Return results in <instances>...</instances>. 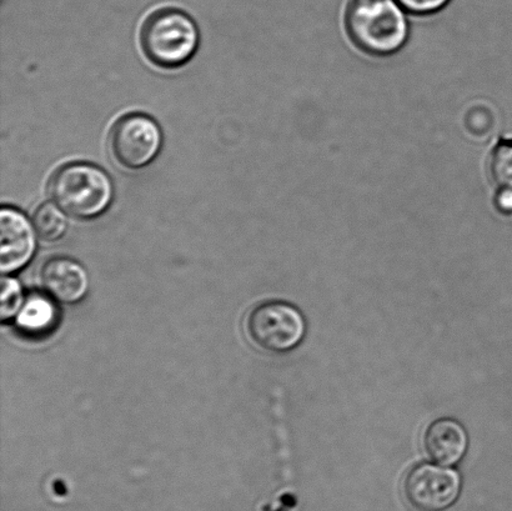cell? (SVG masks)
<instances>
[{
  "instance_id": "5",
  "label": "cell",
  "mask_w": 512,
  "mask_h": 511,
  "mask_svg": "<svg viewBox=\"0 0 512 511\" xmlns=\"http://www.w3.org/2000/svg\"><path fill=\"white\" fill-rule=\"evenodd\" d=\"M163 132L157 120L144 113H129L114 123L109 148L115 162L128 170L149 167L163 149Z\"/></svg>"
},
{
  "instance_id": "14",
  "label": "cell",
  "mask_w": 512,
  "mask_h": 511,
  "mask_svg": "<svg viewBox=\"0 0 512 511\" xmlns=\"http://www.w3.org/2000/svg\"><path fill=\"white\" fill-rule=\"evenodd\" d=\"M401 7L414 14H430L443 9L449 0H398Z\"/></svg>"
},
{
  "instance_id": "4",
  "label": "cell",
  "mask_w": 512,
  "mask_h": 511,
  "mask_svg": "<svg viewBox=\"0 0 512 511\" xmlns=\"http://www.w3.org/2000/svg\"><path fill=\"white\" fill-rule=\"evenodd\" d=\"M247 333L255 347L263 352L285 354L303 342L306 323L304 315L294 305L269 300L250 310Z\"/></svg>"
},
{
  "instance_id": "15",
  "label": "cell",
  "mask_w": 512,
  "mask_h": 511,
  "mask_svg": "<svg viewBox=\"0 0 512 511\" xmlns=\"http://www.w3.org/2000/svg\"><path fill=\"white\" fill-rule=\"evenodd\" d=\"M495 207L501 214H512V189L499 188L495 197Z\"/></svg>"
},
{
  "instance_id": "3",
  "label": "cell",
  "mask_w": 512,
  "mask_h": 511,
  "mask_svg": "<svg viewBox=\"0 0 512 511\" xmlns=\"http://www.w3.org/2000/svg\"><path fill=\"white\" fill-rule=\"evenodd\" d=\"M200 32L197 23L183 10L164 8L150 14L140 29V47L155 67L174 70L184 67L197 54Z\"/></svg>"
},
{
  "instance_id": "13",
  "label": "cell",
  "mask_w": 512,
  "mask_h": 511,
  "mask_svg": "<svg viewBox=\"0 0 512 511\" xmlns=\"http://www.w3.org/2000/svg\"><path fill=\"white\" fill-rule=\"evenodd\" d=\"M0 318L2 322L18 317L25 303L22 287L17 279L2 278V300H0Z\"/></svg>"
},
{
  "instance_id": "8",
  "label": "cell",
  "mask_w": 512,
  "mask_h": 511,
  "mask_svg": "<svg viewBox=\"0 0 512 511\" xmlns=\"http://www.w3.org/2000/svg\"><path fill=\"white\" fill-rule=\"evenodd\" d=\"M40 282L50 297L63 304L82 302L89 290L87 270L68 257L48 259L40 269Z\"/></svg>"
},
{
  "instance_id": "9",
  "label": "cell",
  "mask_w": 512,
  "mask_h": 511,
  "mask_svg": "<svg viewBox=\"0 0 512 511\" xmlns=\"http://www.w3.org/2000/svg\"><path fill=\"white\" fill-rule=\"evenodd\" d=\"M468 444L463 425L450 418L436 419L429 424L423 438L426 455L443 467L458 464L464 458Z\"/></svg>"
},
{
  "instance_id": "1",
  "label": "cell",
  "mask_w": 512,
  "mask_h": 511,
  "mask_svg": "<svg viewBox=\"0 0 512 511\" xmlns=\"http://www.w3.org/2000/svg\"><path fill=\"white\" fill-rule=\"evenodd\" d=\"M49 195L64 213L79 220L102 217L112 207L115 188L104 169L92 163L64 164L49 180Z\"/></svg>"
},
{
  "instance_id": "10",
  "label": "cell",
  "mask_w": 512,
  "mask_h": 511,
  "mask_svg": "<svg viewBox=\"0 0 512 511\" xmlns=\"http://www.w3.org/2000/svg\"><path fill=\"white\" fill-rule=\"evenodd\" d=\"M20 328L25 332L39 334L47 332L57 322V309L43 295L33 294L25 300L22 310L17 317Z\"/></svg>"
},
{
  "instance_id": "2",
  "label": "cell",
  "mask_w": 512,
  "mask_h": 511,
  "mask_svg": "<svg viewBox=\"0 0 512 511\" xmlns=\"http://www.w3.org/2000/svg\"><path fill=\"white\" fill-rule=\"evenodd\" d=\"M353 43L375 57H388L404 47L408 20L394 0H351L345 15Z\"/></svg>"
},
{
  "instance_id": "12",
  "label": "cell",
  "mask_w": 512,
  "mask_h": 511,
  "mask_svg": "<svg viewBox=\"0 0 512 511\" xmlns=\"http://www.w3.org/2000/svg\"><path fill=\"white\" fill-rule=\"evenodd\" d=\"M490 173L499 188L512 189V142H503L491 155Z\"/></svg>"
},
{
  "instance_id": "11",
  "label": "cell",
  "mask_w": 512,
  "mask_h": 511,
  "mask_svg": "<svg viewBox=\"0 0 512 511\" xmlns=\"http://www.w3.org/2000/svg\"><path fill=\"white\" fill-rule=\"evenodd\" d=\"M33 224L39 238L44 242L55 243L65 237L69 223L62 209L53 203H44L35 210Z\"/></svg>"
},
{
  "instance_id": "6",
  "label": "cell",
  "mask_w": 512,
  "mask_h": 511,
  "mask_svg": "<svg viewBox=\"0 0 512 511\" xmlns=\"http://www.w3.org/2000/svg\"><path fill=\"white\" fill-rule=\"evenodd\" d=\"M461 478L453 469L419 464L406 473L403 493L416 511H446L459 499Z\"/></svg>"
},
{
  "instance_id": "7",
  "label": "cell",
  "mask_w": 512,
  "mask_h": 511,
  "mask_svg": "<svg viewBox=\"0 0 512 511\" xmlns=\"http://www.w3.org/2000/svg\"><path fill=\"white\" fill-rule=\"evenodd\" d=\"M37 252V230L23 212L0 210V270L12 274L27 267Z\"/></svg>"
}]
</instances>
